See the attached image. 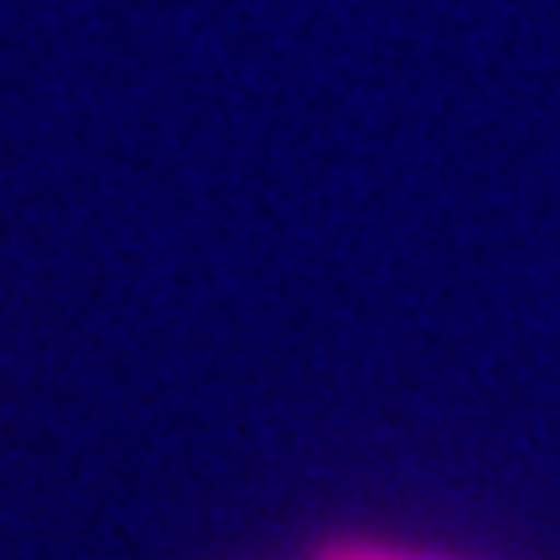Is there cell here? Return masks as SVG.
Returning <instances> with one entry per match:
<instances>
[{
    "mask_svg": "<svg viewBox=\"0 0 560 560\" xmlns=\"http://www.w3.org/2000/svg\"><path fill=\"white\" fill-rule=\"evenodd\" d=\"M395 560H446V556H410V550H395Z\"/></svg>",
    "mask_w": 560,
    "mask_h": 560,
    "instance_id": "7a4b0ae2",
    "label": "cell"
},
{
    "mask_svg": "<svg viewBox=\"0 0 560 560\" xmlns=\"http://www.w3.org/2000/svg\"><path fill=\"white\" fill-rule=\"evenodd\" d=\"M312 560H395V550L380 540H327Z\"/></svg>",
    "mask_w": 560,
    "mask_h": 560,
    "instance_id": "6da1fadb",
    "label": "cell"
}]
</instances>
